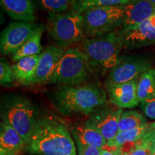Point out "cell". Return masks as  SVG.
<instances>
[{
    "instance_id": "24",
    "label": "cell",
    "mask_w": 155,
    "mask_h": 155,
    "mask_svg": "<svg viewBox=\"0 0 155 155\" xmlns=\"http://www.w3.org/2000/svg\"><path fill=\"white\" fill-rule=\"evenodd\" d=\"M48 14H60L73 10L75 0H39Z\"/></svg>"
},
{
    "instance_id": "17",
    "label": "cell",
    "mask_w": 155,
    "mask_h": 155,
    "mask_svg": "<svg viewBox=\"0 0 155 155\" xmlns=\"http://www.w3.org/2000/svg\"><path fill=\"white\" fill-rule=\"evenodd\" d=\"M71 132L75 142L82 145L102 150L107 144L101 134L87 121L73 126L71 127Z\"/></svg>"
},
{
    "instance_id": "32",
    "label": "cell",
    "mask_w": 155,
    "mask_h": 155,
    "mask_svg": "<svg viewBox=\"0 0 155 155\" xmlns=\"http://www.w3.org/2000/svg\"><path fill=\"white\" fill-rule=\"evenodd\" d=\"M152 155H155V151H154V152H153V153H152Z\"/></svg>"
},
{
    "instance_id": "27",
    "label": "cell",
    "mask_w": 155,
    "mask_h": 155,
    "mask_svg": "<svg viewBox=\"0 0 155 155\" xmlns=\"http://www.w3.org/2000/svg\"><path fill=\"white\" fill-rule=\"evenodd\" d=\"M141 107L147 117L155 119V98L152 100L141 103Z\"/></svg>"
},
{
    "instance_id": "30",
    "label": "cell",
    "mask_w": 155,
    "mask_h": 155,
    "mask_svg": "<svg viewBox=\"0 0 155 155\" xmlns=\"http://www.w3.org/2000/svg\"><path fill=\"white\" fill-rule=\"evenodd\" d=\"M147 131H148L151 137H152L153 141L155 143V121L152 124H150Z\"/></svg>"
},
{
    "instance_id": "26",
    "label": "cell",
    "mask_w": 155,
    "mask_h": 155,
    "mask_svg": "<svg viewBox=\"0 0 155 155\" xmlns=\"http://www.w3.org/2000/svg\"><path fill=\"white\" fill-rule=\"evenodd\" d=\"M15 81L14 73L12 65L3 58L0 62V83L2 86H6L12 84Z\"/></svg>"
},
{
    "instance_id": "28",
    "label": "cell",
    "mask_w": 155,
    "mask_h": 155,
    "mask_svg": "<svg viewBox=\"0 0 155 155\" xmlns=\"http://www.w3.org/2000/svg\"><path fill=\"white\" fill-rule=\"evenodd\" d=\"M78 149V155H100V149L96 147L86 146L76 143Z\"/></svg>"
},
{
    "instance_id": "8",
    "label": "cell",
    "mask_w": 155,
    "mask_h": 155,
    "mask_svg": "<svg viewBox=\"0 0 155 155\" xmlns=\"http://www.w3.org/2000/svg\"><path fill=\"white\" fill-rule=\"evenodd\" d=\"M153 61L145 55H121L116 65L108 73L105 84H119L139 80L152 68Z\"/></svg>"
},
{
    "instance_id": "29",
    "label": "cell",
    "mask_w": 155,
    "mask_h": 155,
    "mask_svg": "<svg viewBox=\"0 0 155 155\" xmlns=\"http://www.w3.org/2000/svg\"><path fill=\"white\" fill-rule=\"evenodd\" d=\"M113 149V151H110L108 150H104V149H102L101 150L100 155H122L121 151H120L119 149Z\"/></svg>"
},
{
    "instance_id": "9",
    "label": "cell",
    "mask_w": 155,
    "mask_h": 155,
    "mask_svg": "<svg viewBox=\"0 0 155 155\" xmlns=\"http://www.w3.org/2000/svg\"><path fill=\"white\" fill-rule=\"evenodd\" d=\"M38 25L34 22L18 21L11 22L1 33L2 55H14L30 38Z\"/></svg>"
},
{
    "instance_id": "12",
    "label": "cell",
    "mask_w": 155,
    "mask_h": 155,
    "mask_svg": "<svg viewBox=\"0 0 155 155\" xmlns=\"http://www.w3.org/2000/svg\"><path fill=\"white\" fill-rule=\"evenodd\" d=\"M64 51L55 45H49L43 49L39 55L35 74L31 86L49 83Z\"/></svg>"
},
{
    "instance_id": "31",
    "label": "cell",
    "mask_w": 155,
    "mask_h": 155,
    "mask_svg": "<svg viewBox=\"0 0 155 155\" xmlns=\"http://www.w3.org/2000/svg\"><path fill=\"white\" fill-rule=\"evenodd\" d=\"M148 1L152 4H153L154 5H155V0H148Z\"/></svg>"
},
{
    "instance_id": "15",
    "label": "cell",
    "mask_w": 155,
    "mask_h": 155,
    "mask_svg": "<svg viewBox=\"0 0 155 155\" xmlns=\"http://www.w3.org/2000/svg\"><path fill=\"white\" fill-rule=\"evenodd\" d=\"M0 5L2 9L15 20L35 22L34 0H0Z\"/></svg>"
},
{
    "instance_id": "2",
    "label": "cell",
    "mask_w": 155,
    "mask_h": 155,
    "mask_svg": "<svg viewBox=\"0 0 155 155\" xmlns=\"http://www.w3.org/2000/svg\"><path fill=\"white\" fill-rule=\"evenodd\" d=\"M53 101L58 111L65 116L88 115L105 105L106 93L95 83L59 86L54 92Z\"/></svg>"
},
{
    "instance_id": "3",
    "label": "cell",
    "mask_w": 155,
    "mask_h": 155,
    "mask_svg": "<svg viewBox=\"0 0 155 155\" xmlns=\"http://www.w3.org/2000/svg\"><path fill=\"white\" fill-rule=\"evenodd\" d=\"M80 48L86 54L93 68L102 74L109 73L119 61L124 48L119 32L86 38Z\"/></svg>"
},
{
    "instance_id": "1",
    "label": "cell",
    "mask_w": 155,
    "mask_h": 155,
    "mask_svg": "<svg viewBox=\"0 0 155 155\" xmlns=\"http://www.w3.org/2000/svg\"><path fill=\"white\" fill-rule=\"evenodd\" d=\"M25 150L32 155H77L67 124L53 114L40 116Z\"/></svg>"
},
{
    "instance_id": "16",
    "label": "cell",
    "mask_w": 155,
    "mask_h": 155,
    "mask_svg": "<svg viewBox=\"0 0 155 155\" xmlns=\"http://www.w3.org/2000/svg\"><path fill=\"white\" fill-rule=\"evenodd\" d=\"M26 148V142L14 128L0 123V155H19Z\"/></svg>"
},
{
    "instance_id": "7",
    "label": "cell",
    "mask_w": 155,
    "mask_h": 155,
    "mask_svg": "<svg viewBox=\"0 0 155 155\" xmlns=\"http://www.w3.org/2000/svg\"><path fill=\"white\" fill-rule=\"evenodd\" d=\"M124 5L96 7L82 13L83 29L86 38L102 35L121 28Z\"/></svg>"
},
{
    "instance_id": "19",
    "label": "cell",
    "mask_w": 155,
    "mask_h": 155,
    "mask_svg": "<svg viewBox=\"0 0 155 155\" xmlns=\"http://www.w3.org/2000/svg\"><path fill=\"white\" fill-rule=\"evenodd\" d=\"M149 125L150 124L147 123L136 129L119 132L112 140L107 142L106 146L114 149L123 147L124 150L129 152L136 143L145 134Z\"/></svg>"
},
{
    "instance_id": "23",
    "label": "cell",
    "mask_w": 155,
    "mask_h": 155,
    "mask_svg": "<svg viewBox=\"0 0 155 155\" xmlns=\"http://www.w3.org/2000/svg\"><path fill=\"white\" fill-rule=\"evenodd\" d=\"M132 0H75L73 10L82 14L86 9L96 7L124 5Z\"/></svg>"
},
{
    "instance_id": "6",
    "label": "cell",
    "mask_w": 155,
    "mask_h": 155,
    "mask_svg": "<svg viewBox=\"0 0 155 155\" xmlns=\"http://www.w3.org/2000/svg\"><path fill=\"white\" fill-rule=\"evenodd\" d=\"M47 30L55 46L65 50L86 39L83 29L82 15L74 10L50 14Z\"/></svg>"
},
{
    "instance_id": "4",
    "label": "cell",
    "mask_w": 155,
    "mask_h": 155,
    "mask_svg": "<svg viewBox=\"0 0 155 155\" xmlns=\"http://www.w3.org/2000/svg\"><path fill=\"white\" fill-rule=\"evenodd\" d=\"M38 110L30 100L20 95L5 96L1 101L2 122L16 130L26 142L30 141L40 117Z\"/></svg>"
},
{
    "instance_id": "20",
    "label": "cell",
    "mask_w": 155,
    "mask_h": 155,
    "mask_svg": "<svg viewBox=\"0 0 155 155\" xmlns=\"http://www.w3.org/2000/svg\"><path fill=\"white\" fill-rule=\"evenodd\" d=\"M45 27L43 25H38L33 34L27 40L18 51L12 56V61L17 62L23 58L32 55H38L42 53V47L41 39L44 32Z\"/></svg>"
},
{
    "instance_id": "18",
    "label": "cell",
    "mask_w": 155,
    "mask_h": 155,
    "mask_svg": "<svg viewBox=\"0 0 155 155\" xmlns=\"http://www.w3.org/2000/svg\"><path fill=\"white\" fill-rule=\"evenodd\" d=\"M39 55L23 58L12 65L15 81L23 86H31L39 59Z\"/></svg>"
},
{
    "instance_id": "13",
    "label": "cell",
    "mask_w": 155,
    "mask_h": 155,
    "mask_svg": "<svg viewBox=\"0 0 155 155\" xmlns=\"http://www.w3.org/2000/svg\"><path fill=\"white\" fill-rule=\"evenodd\" d=\"M137 86L138 80L119 84H105L110 101L121 109L134 108L139 104Z\"/></svg>"
},
{
    "instance_id": "25",
    "label": "cell",
    "mask_w": 155,
    "mask_h": 155,
    "mask_svg": "<svg viewBox=\"0 0 155 155\" xmlns=\"http://www.w3.org/2000/svg\"><path fill=\"white\" fill-rule=\"evenodd\" d=\"M155 151V143L148 131L136 143L127 155H152Z\"/></svg>"
},
{
    "instance_id": "10",
    "label": "cell",
    "mask_w": 155,
    "mask_h": 155,
    "mask_svg": "<svg viewBox=\"0 0 155 155\" xmlns=\"http://www.w3.org/2000/svg\"><path fill=\"white\" fill-rule=\"evenodd\" d=\"M123 111V109L116 106H103L94 111L87 121L96 128L108 142L118 134L119 122Z\"/></svg>"
},
{
    "instance_id": "14",
    "label": "cell",
    "mask_w": 155,
    "mask_h": 155,
    "mask_svg": "<svg viewBox=\"0 0 155 155\" xmlns=\"http://www.w3.org/2000/svg\"><path fill=\"white\" fill-rule=\"evenodd\" d=\"M124 17L120 32L134 28L155 13V5L148 0H132L124 5Z\"/></svg>"
},
{
    "instance_id": "22",
    "label": "cell",
    "mask_w": 155,
    "mask_h": 155,
    "mask_svg": "<svg viewBox=\"0 0 155 155\" xmlns=\"http://www.w3.org/2000/svg\"><path fill=\"white\" fill-rule=\"evenodd\" d=\"M147 124V119L142 114L137 111L122 112L119 122L118 133L136 129Z\"/></svg>"
},
{
    "instance_id": "11",
    "label": "cell",
    "mask_w": 155,
    "mask_h": 155,
    "mask_svg": "<svg viewBox=\"0 0 155 155\" xmlns=\"http://www.w3.org/2000/svg\"><path fill=\"white\" fill-rule=\"evenodd\" d=\"M119 32L124 48L134 49L155 45V13L134 28Z\"/></svg>"
},
{
    "instance_id": "21",
    "label": "cell",
    "mask_w": 155,
    "mask_h": 155,
    "mask_svg": "<svg viewBox=\"0 0 155 155\" xmlns=\"http://www.w3.org/2000/svg\"><path fill=\"white\" fill-rule=\"evenodd\" d=\"M137 95L140 104L155 98V68H152L139 78Z\"/></svg>"
},
{
    "instance_id": "5",
    "label": "cell",
    "mask_w": 155,
    "mask_h": 155,
    "mask_svg": "<svg viewBox=\"0 0 155 155\" xmlns=\"http://www.w3.org/2000/svg\"><path fill=\"white\" fill-rule=\"evenodd\" d=\"M93 68L80 48L65 50L49 81L59 86H78L87 83Z\"/></svg>"
}]
</instances>
